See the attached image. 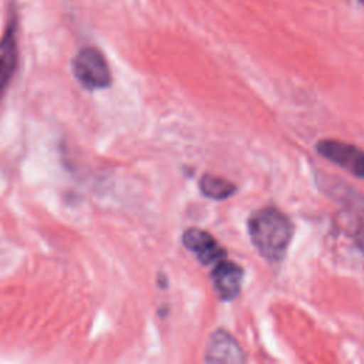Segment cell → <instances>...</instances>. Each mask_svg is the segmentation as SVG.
<instances>
[{
    "mask_svg": "<svg viewBox=\"0 0 364 364\" xmlns=\"http://www.w3.org/2000/svg\"><path fill=\"white\" fill-rule=\"evenodd\" d=\"M210 279L215 286V290L218 291L222 300H233L240 291L243 269L233 262L222 259L218 263H215L210 273Z\"/></svg>",
    "mask_w": 364,
    "mask_h": 364,
    "instance_id": "cell-6",
    "label": "cell"
},
{
    "mask_svg": "<svg viewBox=\"0 0 364 364\" xmlns=\"http://www.w3.org/2000/svg\"><path fill=\"white\" fill-rule=\"evenodd\" d=\"M355 239H357V243H358L360 249L364 252V220L360 223V226H358V229H357Z\"/></svg>",
    "mask_w": 364,
    "mask_h": 364,
    "instance_id": "cell-9",
    "label": "cell"
},
{
    "mask_svg": "<svg viewBox=\"0 0 364 364\" xmlns=\"http://www.w3.org/2000/svg\"><path fill=\"white\" fill-rule=\"evenodd\" d=\"M247 232L256 250L269 262H280L290 245L293 228L289 218L276 208L255 210L247 219Z\"/></svg>",
    "mask_w": 364,
    "mask_h": 364,
    "instance_id": "cell-1",
    "label": "cell"
},
{
    "mask_svg": "<svg viewBox=\"0 0 364 364\" xmlns=\"http://www.w3.org/2000/svg\"><path fill=\"white\" fill-rule=\"evenodd\" d=\"M205 360L208 363H243L245 355L237 341L228 331L218 330L208 341Z\"/></svg>",
    "mask_w": 364,
    "mask_h": 364,
    "instance_id": "cell-7",
    "label": "cell"
},
{
    "mask_svg": "<svg viewBox=\"0 0 364 364\" xmlns=\"http://www.w3.org/2000/svg\"><path fill=\"white\" fill-rule=\"evenodd\" d=\"M17 28L18 16L14 7H10L9 20L0 38V102L9 90V85L18 65Z\"/></svg>",
    "mask_w": 364,
    "mask_h": 364,
    "instance_id": "cell-3",
    "label": "cell"
},
{
    "mask_svg": "<svg viewBox=\"0 0 364 364\" xmlns=\"http://www.w3.org/2000/svg\"><path fill=\"white\" fill-rule=\"evenodd\" d=\"M360 1H361V3H363V4H364V0H360Z\"/></svg>",
    "mask_w": 364,
    "mask_h": 364,
    "instance_id": "cell-10",
    "label": "cell"
},
{
    "mask_svg": "<svg viewBox=\"0 0 364 364\" xmlns=\"http://www.w3.org/2000/svg\"><path fill=\"white\" fill-rule=\"evenodd\" d=\"M71 70L77 81L88 91L102 90L111 85L112 77L104 54L91 46L82 47L71 61Z\"/></svg>",
    "mask_w": 364,
    "mask_h": 364,
    "instance_id": "cell-2",
    "label": "cell"
},
{
    "mask_svg": "<svg viewBox=\"0 0 364 364\" xmlns=\"http://www.w3.org/2000/svg\"><path fill=\"white\" fill-rule=\"evenodd\" d=\"M316 149L321 156L351 175L364 178V151L361 148L337 139H323L316 145Z\"/></svg>",
    "mask_w": 364,
    "mask_h": 364,
    "instance_id": "cell-4",
    "label": "cell"
},
{
    "mask_svg": "<svg viewBox=\"0 0 364 364\" xmlns=\"http://www.w3.org/2000/svg\"><path fill=\"white\" fill-rule=\"evenodd\" d=\"M199 189L205 196L220 200L232 196L233 192L236 191V186L233 182L225 178L215 176L210 173H203L199 181Z\"/></svg>",
    "mask_w": 364,
    "mask_h": 364,
    "instance_id": "cell-8",
    "label": "cell"
},
{
    "mask_svg": "<svg viewBox=\"0 0 364 364\" xmlns=\"http://www.w3.org/2000/svg\"><path fill=\"white\" fill-rule=\"evenodd\" d=\"M182 242L185 247L195 253L198 260L205 266L215 264L226 256L225 249L215 240L212 235L196 228L186 229L182 236Z\"/></svg>",
    "mask_w": 364,
    "mask_h": 364,
    "instance_id": "cell-5",
    "label": "cell"
}]
</instances>
